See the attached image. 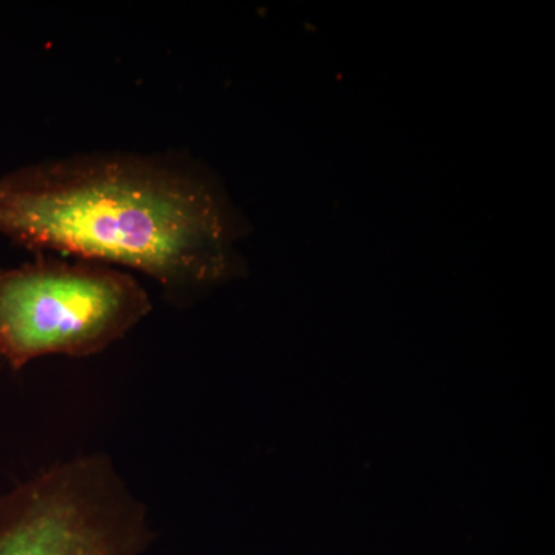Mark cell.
Wrapping results in <instances>:
<instances>
[{
	"label": "cell",
	"mask_w": 555,
	"mask_h": 555,
	"mask_svg": "<svg viewBox=\"0 0 555 555\" xmlns=\"http://www.w3.org/2000/svg\"><path fill=\"white\" fill-rule=\"evenodd\" d=\"M246 233L221 179L189 156L87 153L0 175L11 243L134 270L177 298L238 278Z\"/></svg>",
	"instance_id": "obj_1"
},
{
	"label": "cell",
	"mask_w": 555,
	"mask_h": 555,
	"mask_svg": "<svg viewBox=\"0 0 555 555\" xmlns=\"http://www.w3.org/2000/svg\"><path fill=\"white\" fill-rule=\"evenodd\" d=\"M152 309L147 292L126 270L36 255L0 269V360L21 371L43 357L96 356Z\"/></svg>",
	"instance_id": "obj_2"
},
{
	"label": "cell",
	"mask_w": 555,
	"mask_h": 555,
	"mask_svg": "<svg viewBox=\"0 0 555 555\" xmlns=\"http://www.w3.org/2000/svg\"><path fill=\"white\" fill-rule=\"evenodd\" d=\"M147 511L107 455L60 463L0 499V555H141Z\"/></svg>",
	"instance_id": "obj_3"
}]
</instances>
